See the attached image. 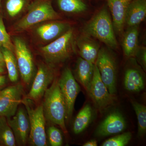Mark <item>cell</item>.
Here are the masks:
<instances>
[{"label":"cell","instance_id":"obj_34","mask_svg":"<svg viewBox=\"0 0 146 146\" xmlns=\"http://www.w3.org/2000/svg\"><path fill=\"white\" fill-rule=\"evenodd\" d=\"M5 65H3L2 64L0 63V74H3V73H4L5 72Z\"/></svg>","mask_w":146,"mask_h":146},{"label":"cell","instance_id":"obj_13","mask_svg":"<svg viewBox=\"0 0 146 146\" xmlns=\"http://www.w3.org/2000/svg\"><path fill=\"white\" fill-rule=\"evenodd\" d=\"M126 123L123 115L118 111L111 112L97 128L96 133L99 136L117 134L124 130Z\"/></svg>","mask_w":146,"mask_h":146},{"label":"cell","instance_id":"obj_24","mask_svg":"<svg viewBox=\"0 0 146 146\" xmlns=\"http://www.w3.org/2000/svg\"><path fill=\"white\" fill-rule=\"evenodd\" d=\"M58 4L60 10L68 13H80L87 8L82 0H58Z\"/></svg>","mask_w":146,"mask_h":146},{"label":"cell","instance_id":"obj_23","mask_svg":"<svg viewBox=\"0 0 146 146\" xmlns=\"http://www.w3.org/2000/svg\"><path fill=\"white\" fill-rule=\"evenodd\" d=\"M0 144L5 146H15L16 144L13 131L4 116H0Z\"/></svg>","mask_w":146,"mask_h":146},{"label":"cell","instance_id":"obj_16","mask_svg":"<svg viewBox=\"0 0 146 146\" xmlns=\"http://www.w3.org/2000/svg\"><path fill=\"white\" fill-rule=\"evenodd\" d=\"M70 28L69 25L60 22L44 24L37 28L36 33L42 40L49 41L62 35Z\"/></svg>","mask_w":146,"mask_h":146},{"label":"cell","instance_id":"obj_15","mask_svg":"<svg viewBox=\"0 0 146 146\" xmlns=\"http://www.w3.org/2000/svg\"><path fill=\"white\" fill-rule=\"evenodd\" d=\"M146 16V0H132L128 7L125 23L129 27L138 26Z\"/></svg>","mask_w":146,"mask_h":146},{"label":"cell","instance_id":"obj_35","mask_svg":"<svg viewBox=\"0 0 146 146\" xmlns=\"http://www.w3.org/2000/svg\"><path fill=\"white\" fill-rule=\"evenodd\" d=\"M1 0H0V5H1Z\"/></svg>","mask_w":146,"mask_h":146},{"label":"cell","instance_id":"obj_26","mask_svg":"<svg viewBox=\"0 0 146 146\" xmlns=\"http://www.w3.org/2000/svg\"><path fill=\"white\" fill-rule=\"evenodd\" d=\"M132 134L130 132L124 133L109 138L102 144V146H124L130 141Z\"/></svg>","mask_w":146,"mask_h":146},{"label":"cell","instance_id":"obj_27","mask_svg":"<svg viewBox=\"0 0 146 146\" xmlns=\"http://www.w3.org/2000/svg\"><path fill=\"white\" fill-rule=\"evenodd\" d=\"M0 46L3 48L14 52V45L11 39L10 36L6 30L3 18L0 16Z\"/></svg>","mask_w":146,"mask_h":146},{"label":"cell","instance_id":"obj_10","mask_svg":"<svg viewBox=\"0 0 146 146\" xmlns=\"http://www.w3.org/2000/svg\"><path fill=\"white\" fill-rule=\"evenodd\" d=\"M23 89L21 84L9 86L0 91V116H14L22 103Z\"/></svg>","mask_w":146,"mask_h":146},{"label":"cell","instance_id":"obj_8","mask_svg":"<svg viewBox=\"0 0 146 146\" xmlns=\"http://www.w3.org/2000/svg\"><path fill=\"white\" fill-rule=\"evenodd\" d=\"M13 45L21 78L25 83L29 84L32 79L34 72V63L31 52L26 43L21 38H15Z\"/></svg>","mask_w":146,"mask_h":146},{"label":"cell","instance_id":"obj_6","mask_svg":"<svg viewBox=\"0 0 146 146\" xmlns=\"http://www.w3.org/2000/svg\"><path fill=\"white\" fill-rule=\"evenodd\" d=\"M95 64L110 94L113 96L116 92L117 80V66L114 56L106 48H102L98 53Z\"/></svg>","mask_w":146,"mask_h":146},{"label":"cell","instance_id":"obj_7","mask_svg":"<svg viewBox=\"0 0 146 146\" xmlns=\"http://www.w3.org/2000/svg\"><path fill=\"white\" fill-rule=\"evenodd\" d=\"M59 87L66 105V119H70L74 111L75 102L80 92V87L76 81L70 68H65L58 80Z\"/></svg>","mask_w":146,"mask_h":146},{"label":"cell","instance_id":"obj_20","mask_svg":"<svg viewBox=\"0 0 146 146\" xmlns=\"http://www.w3.org/2000/svg\"><path fill=\"white\" fill-rule=\"evenodd\" d=\"M124 83L125 89L130 92H139L145 87L143 76L134 68H130L126 71Z\"/></svg>","mask_w":146,"mask_h":146},{"label":"cell","instance_id":"obj_33","mask_svg":"<svg viewBox=\"0 0 146 146\" xmlns=\"http://www.w3.org/2000/svg\"><path fill=\"white\" fill-rule=\"evenodd\" d=\"M0 63L2 64L3 65H5V63L4 60L2 52L1 50H0Z\"/></svg>","mask_w":146,"mask_h":146},{"label":"cell","instance_id":"obj_21","mask_svg":"<svg viewBox=\"0 0 146 146\" xmlns=\"http://www.w3.org/2000/svg\"><path fill=\"white\" fill-rule=\"evenodd\" d=\"M93 117L91 106L86 104L78 112L73 124V131L76 134L82 132L91 122Z\"/></svg>","mask_w":146,"mask_h":146},{"label":"cell","instance_id":"obj_29","mask_svg":"<svg viewBox=\"0 0 146 146\" xmlns=\"http://www.w3.org/2000/svg\"><path fill=\"white\" fill-rule=\"evenodd\" d=\"M25 4V0H7L6 8L9 16L13 17L21 12Z\"/></svg>","mask_w":146,"mask_h":146},{"label":"cell","instance_id":"obj_17","mask_svg":"<svg viewBox=\"0 0 146 146\" xmlns=\"http://www.w3.org/2000/svg\"><path fill=\"white\" fill-rule=\"evenodd\" d=\"M77 45L81 58L95 64L99 51V46L96 42L89 36L85 35L79 38L77 42Z\"/></svg>","mask_w":146,"mask_h":146},{"label":"cell","instance_id":"obj_25","mask_svg":"<svg viewBox=\"0 0 146 146\" xmlns=\"http://www.w3.org/2000/svg\"><path fill=\"white\" fill-rule=\"evenodd\" d=\"M131 103L138 119V135L142 137L146 131V107L134 101Z\"/></svg>","mask_w":146,"mask_h":146},{"label":"cell","instance_id":"obj_30","mask_svg":"<svg viewBox=\"0 0 146 146\" xmlns=\"http://www.w3.org/2000/svg\"><path fill=\"white\" fill-rule=\"evenodd\" d=\"M138 55L139 62L141 63L143 68L146 70V48L143 47L138 48V51L135 55Z\"/></svg>","mask_w":146,"mask_h":146},{"label":"cell","instance_id":"obj_12","mask_svg":"<svg viewBox=\"0 0 146 146\" xmlns=\"http://www.w3.org/2000/svg\"><path fill=\"white\" fill-rule=\"evenodd\" d=\"M7 119L13 131L16 143L19 145H26L30 131L29 120L26 110L20 108L14 116Z\"/></svg>","mask_w":146,"mask_h":146},{"label":"cell","instance_id":"obj_1","mask_svg":"<svg viewBox=\"0 0 146 146\" xmlns=\"http://www.w3.org/2000/svg\"><path fill=\"white\" fill-rule=\"evenodd\" d=\"M42 106L46 119L58 125L64 133H67L68 131L65 123L66 105L58 80L55 79L45 92Z\"/></svg>","mask_w":146,"mask_h":146},{"label":"cell","instance_id":"obj_32","mask_svg":"<svg viewBox=\"0 0 146 146\" xmlns=\"http://www.w3.org/2000/svg\"><path fill=\"white\" fill-rule=\"evenodd\" d=\"M6 83L5 76L0 74V87L3 86Z\"/></svg>","mask_w":146,"mask_h":146},{"label":"cell","instance_id":"obj_31","mask_svg":"<svg viewBox=\"0 0 146 146\" xmlns=\"http://www.w3.org/2000/svg\"><path fill=\"white\" fill-rule=\"evenodd\" d=\"M98 146L97 141L96 140H92L88 141L83 145V146Z\"/></svg>","mask_w":146,"mask_h":146},{"label":"cell","instance_id":"obj_11","mask_svg":"<svg viewBox=\"0 0 146 146\" xmlns=\"http://www.w3.org/2000/svg\"><path fill=\"white\" fill-rule=\"evenodd\" d=\"M95 105L100 110L106 109L114 101L113 95L110 94L108 89L102 80L99 71L94 64V74L88 92Z\"/></svg>","mask_w":146,"mask_h":146},{"label":"cell","instance_id":"obj_5","mask_svg":"<svg viewBox=\"0 0 146 146\" xmlns=\"http://www.w3.org/2000/svg\"><path fill=\"white\" fill-rule=\"evenodd\" d=\"M22 103L25 105L29 120L30 131L29 141L34 146H47L46 136V117L42 105L33 107L27 98L23 99Z\"/></svg>","mask_w":146,"mask_h":146},{"label":"cell","instance_id":"obj_22","mask_svg":"<svg viewBox=\"0 0 146 146\" xmlns=\"http://www.w3.org/2000/svg\"><path fill=\"white\" fill-rule=\"evenodd\" d=\"M2 52L8 72L9 78L12 82H16L18 81L19 73L16 56L13 52L4 48L2 50Z\"/></svg>","mask_w":146,"mask_h":146},{"label":"cell","instance_id":"obj_4","mask_svg":"<svg viewBox=\"0 0 146 146\" xmlns=\"http://www.w3.org/2000/svg\"><path fill=\"white\" fill-rule=\"evenodd\" d=\"M60 18L54 9L51 0H38L31 6L27 13L14 26L15 30H26L36 24Z\"/></svg>","mask_w":146,"mask_h":146},{"label":"cell","instance_id":"obj_28","mask_svg":"<svg viewBox=\"0 0 146 146\" xmlns=\"http://www.w3.org/2000/svg\"><path fill=\"white\" fill-rule=\"evenodd\" d=\"M49 143L52 146H60L63 144L62 133L59 129L54 126H50L48 129Z\"/></svg>","mask_w":146,"mask_h":146},{"label":"cell","instance_id":"obj_19","mask_svg":"<svg viewBox=\"0 0 146 146\" xmlns=\"http://www.w3.org/2000/svg\"><path fill=\"white\" fill-rule=\"evenodd\" d=\"M124 54L128 57L136 55L138 48V26L129 27L124 35L122 41Z\"/></svg>","mask_w":146,"mask_h":146},{"label":"cell","instance_id":"obj_2","mask_svg":"<svg viewBox=\"0 0 146 146\" xmlns=\"http://www.w3.org/2000/svg\"><path fill=\"white\" fill-rule=\"evenodd\" d=\"M110 14L107 9L103 8L94 16L83 29L85 35L93 37L113 49L118 47Z\"/></svg>","mask_w":146,"mask_h":146},{"label":"cell","instance_id":"obj_9","mask_svg":"<svg viewBox=\"0 0 146 146\" xmlns=\"http://www.w3.org/2000/svg\"><path fill=\"white\" fill-rule=\"evenodd\" d=\"M54 76L55 72L52 65L40 63L27 98L35 101L42 98L49 86L54 80Z\"/></svg>","mask_w":146,"mask_h":146},{"label":"cell","instance_id":"obj_14","mask_svg":"<svg viewBox=\"0 0 146 146\" xmlns=\"http://www.w3.org/2000/svg\"><path fill=\"white\" fill-rule=\"evenodd\" d=\"M132 0H107L112 16L114 30L118 33L123 30L128 7Z\"/></svg>","mask_w":146,"mask_h":146},{"label":"cell","instance_id":"obj_18","mask_svg":"<svg viewBox=\"0 0 146 146\" xmlns=\"http://www.w3.org/2000/svg\"><path fill=\"white\" fill-rule=\"evenodd\" d=\"M94 64L79 58L76 68V78L86 89L89 91L94 74Z\"/></svg>","mask_w":146,"mask_h":146},{"label":"cell","instance_id":"obj_3","mask_svg":"<svg viewBox=\"0 0 146 146\" xmlns=\"http://www.w3.org/2000/svg\"><path fill=\"white\" fill-rule=\"evenodd\" d=\"M76 41L72 28L53 42L41 48L40 52L47 63L53 65L64 62L76 52Z\"/></svg>","mask_w":146,"mask_h":146}]
</instances>
